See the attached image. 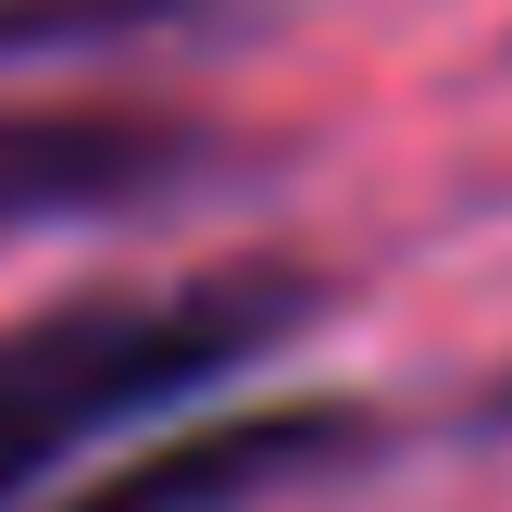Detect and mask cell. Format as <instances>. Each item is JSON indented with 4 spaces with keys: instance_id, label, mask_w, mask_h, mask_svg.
<instances>
[{
    "instance_id": "cell-1",
    "label": "cell",
    "mask_w": 512,
    "mask_h": 512,
    "mask_svg": "<svg viewBox=\"0 0 512 512\" xmlns=\"http://www.w3.org/2000/svg\"><path fill=\"white\" fill-rule=\"evenodd\" d=\"M325 325V275L300 263H200L138 288H75L0 325V512H38L125 438L225 400L288 338Z\"/></svg>"
},
{
    "instance_id": "cell-4",
    "label": "cell",
    "mask_w": 512,
    "mask_h": 512,
    "mask_svg": "<svg viewBox=\"0 0 512 512\" xmlns=\"http://www.w3.org/2000/svg\"><path fill=\"white\" fill-rule=\"evenodd\" d=\"M263 0H0V75H63V63H125V50L225 38Z\"/></svg>"
},
{
    "instance_id": "cell-5",
    "label": "cell",
    "mask_w": 512,
    "mask_h": 512,
    "mask_svg": "<svg viewBox=\"0 0 512 512\" xmlns=\"http://www.w3.org/2000/svg\"><path fill=\"white\" fill-rule=\"evenodd\" d=\"M475 425H488V438H512V363H500V388L475 400Z\"/></svg>"
},
{
    "instance_id": "cell-2",
    "label": "cell",
    "mask_w": 512,
    "mask_h": 512,
    "mask_svg": "<svg viewBox=\"0 0 512 512\" xmlns=\"http://www.w3.org/2000/svg\"><path fill=\"white\" fill-rule=\"evenodd\" d=\"M225 175V125L175 100H0V238L150 225Z\"/></svg>"
},
{
    "instance_id": "cell-3",
    "label": "cell",
    "mask_w": 512,
    "mask_h": 512,
    "mask_svg": "<svg viewBox=\"0 0 512 512\" xmlns=\"http://www.w3.org/2000/svg\"><path fill=\"white\" fill-rule=\"evenodd\" d=\"M375 450V413L338 388L300 400H200V413L125 438L113 463H88L75 488H50L38 512H263L313 475H350Z\"/></svg>"
}]
</instances>
